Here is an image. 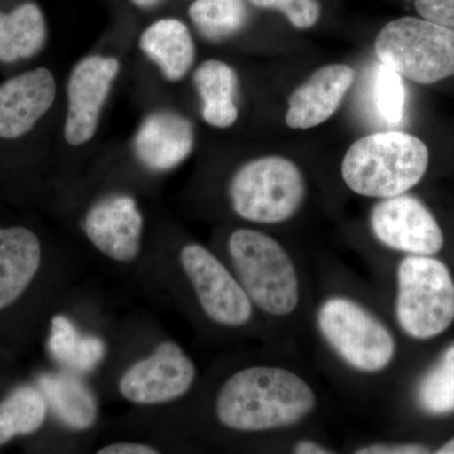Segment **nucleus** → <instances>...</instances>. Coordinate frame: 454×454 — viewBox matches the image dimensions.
<instances>
[{"instance_id":"1","label":"nucleus","mask_w":454,"mask_h":454,"mask_svg":"<svg viewBox=\"0 0 454 454\" xmlns=\"http://www.w3.org/2000/svg\"><path fill=\"white\" fill-rule=\"evenodd\" d=\"M317 394L303 376L283 366L255 365L232 373L215 399L221 426L268 433L300 426L315 413Z\"/></svg>"},{"instance_id":"2","label":"nucleus","mask_w":454,"mask_h":454,"mask_svg":"<svg viewBox=\"0 0 454 454\" xmlns=\"http://www.w3.org/2000/svg\"><path fill=\"white\" fill-rule=\"evenodd\" d=\"M232 270L254 309L271 318H289L300 309L303 288L297 264L273 236L255 229L235 230L227 239Z\"/></svg>"},{"instance_id":"3","label":"nucleus","mask_w":454,"mask_h":454,"mask_svg":"<svg viewBox=\"0 0 454 454\" xmlns=\"http://www.w3.org/2000/svg\"><path fill=\"white\" fill-rule=\"evenodd\" d=\"M426 143L404 131H382L356 140L343 157L340 175L356 195L387 199L409 192L426 176Z\"/></svg>"},{"instance_id":"4","label":"nucleus","mask_w":454,"mask_h":454,"mask_svg":"<svg viewBox=\"0 0 454 454\" xmlns=\"http://www.w3.org/2000/svg\"><path fill=\"white\" fill-rule=\"evenodd\" d=\"M316 327L325 345L352 372L379 375L395 360L393 331L356 298L327 295L317 307Z\"/></svg>"},{"instance_id":"5","label":"nucleus","mask_w":454,"mask_h":454,"mask_svg":"<svg viewBox=\"0 0 454 454\" xmlns=\"http://www.w3.org/2000/svg\"><path fill=\"white\" fill-rule=\"evenodd\" d=\"M394 316L406 336L428 340L446 333L454 322V279L434 256L405 255L395 276Z\"/></svg>"},{"instance_id":"6","label":"nucleus","mask_w":454,"mask_h":454,"mask_svg":"<svg viewBox=\"0 0 454 454\" xmlns=\"http://www.w3.org/2000/svg\"><path fill=\"white\" fill-rule=\"evenodd\" d=\"M230 203L240 219L278 225L300 212L307 195L306 179L293 160L267 155L243 164L230 179Z\"/></svg>"},{"instance_id":"7","label":"nucleus","mask_w":454,"mask_h":454,"mask_svg":"<svg viewBox=\"0 0 454 454\" xmlns=\"http://www.w3.org/2000/svg\"><path fill=\"white\" fill-rule=\"evenodd\" d=\"M375 52L411 82L430 85L454 76V29L424 18L391 20L379 33Z\"/></svg>"},{"instance_id":"8","label":"nucleus","mask_w":454,"mask_h":454,"mask_svg":"<svg viewBox=\"0 0 454 454\" xmlns=\"http://www.w3.org/2000/svg\"><path fill=\"white\" fill-rule=\"evenodd\" d=\"M179 260L203 313L214 324L238 328L252 321V301L235 274L207 247L184 245Z\"/></svg>"},{"instance_id":"9","label":"nucleus","mask_w":454,"mask_h":454,"mask_svg":"<svg viewBox=\"0 0 454 454\" xmlns=\"http://www.w3.org/2000/svg\"><path fill=\"white\" fill-rule=\"evenodd\" d=\"M369 226L381 247L404 256H435L444 247L443 230L434 215L408 192L379 200L370 211Z\"/></svg>"},{"instance_id":"10","label":"nucleus","mask_w":454,"mask_h":454,"mask_svg":"<svg viewBox=\"0 0 454 454\" xmlns=\"http://www.w3.org/2000/svg\"><path fill=\"white\" fill-rule=\"evenodd\" d=\"M192 358L175 342H163L153 354L133 364L119 381L128 402L158 405L175 402L192 389L196 380Z\"/></svg>"},{"instance_id":"11","label":"nucleus","mask_w":454,"mask_h":454,"mask_svg":"<svg viewBox=\"0 0 454 454\" xmlns=\"http://www.w3.org/2000/svg\"><path fill=\"white\" fill-rule=\"evenodd\" d=\"M115 57L92 55L74 66L67 82L65 139L82 145L94 138L101 112L119 74Z\"/></svg>"},{"instance_id":"12","label":"nucleus","mask_w":454,"mask_h":454,"mask_svg":"<svg viewBox=\"0 0 454 454\" xmlns=\"http://www.w3.org/2000/svg\"><path fill=\"white\" fill-rule=\"evenodd\" d=\"M83 230L91 244L119 262H131L142 249L143 215L133 197L112 195L89 208Z\"/></svg>"},{"instance_id":"13","label":"nucleus","mask_w":454,"mask_h":454,"mask_svg":"<svg viewBox=\"0 0 454 454\" xmlns=\"http://www.w3.org/2000/svg\"><path fill=\"white\" fill-rule=\"evenodd\" d=\"M56 80L38 67L0 83V139L26 136L52 107Z\"/></svg>"},{"instance_id":"14","label":"nucleus","mask_w":454,"mask_h":454,"mask_svg":"<svg viewBox=\"0 0 454 454\" xmlns=\"http://www.w3.org/2000/svg\"><path fill=\"white\" fill-rule=\"evenodd\" d=\"M348 65L322 66L292 92L286 122L292 129H310L327 121L337 112L355 80Z\"/></svg>"},{"instance_id":"15","label":"nucleus","mask_w":454,"mask_h":454,"mask_svg":"<svg viewBox=\"0 0 454 454\" xmlns=\"http://www.w3.org/2000/svg\"><path fill=\"white\" fill-rule=\"evenodd\" d=\"M193 145L192 122L170 110H160L146 116L133 140L137 160L153 172L176 168L190 157Z\"/></svg>"},{"instance_id":"16","label":"nucleus","mask_w":454,"mask_h":454,"mask_svg":"<svg viewBox=\"0 0 454 454\" xmlns=\"http://www.w3.org/2000/svg\"><path fill=\"white\" fill-rule=\"evenodd\" d=\"M40 239L22 226H0V310L25 293L41 267Z\"/></svg>"},{"instance_id":"17","label":"nucleus","mask_w":454,"mask_h":454,"mask_svg":"<svg viewBox=\"0 0 454 454\" xmlns=\"http://www.w3.org/2000/svg\"><path fill=\"white\" fill-rule=\"evenodd\" d=\"M139 47L168 82L184 79L195 62V42L190 29L173 18L149 26L140 35Z\"/></svg>"},{"instance_id":"18","label":"nucleus","mask_w":454,"mask_h":454,"mask_svg":"<svg viewBox=\"0 0 454 454\" xmlns=\"http://www.w3.org/2000/svg\"><path fill=\"white\" fill-rule=\"evenodd\" d=\"M38 385L47 406L67 428L88 430L97 423V397L73 373H43L38 378Z\"/></svg>"},{"instance_id":"19","label":"nucleus","mask_w":454,"mask_h":454,"mask_svg":"<svg viewBox=\"0 0 454 454\" xmlns=\"http://www.w3.org/2000/svg\"><path fill=\"white\" fill-rule=\"evenodd\" d=\"M193 82L202 100V116L208 125L229 128L238 121L236 106L239 79L234 68L217 59H208L193 74Z\"/></svg>"},{"instance_id":"20","label":"nucleus","mask_w":454,"mask_h":454,"mask_svg":"<svg viewBox=\"0 0 454 454\" xmlns=\"http://www.w3.org/2000/svg\"><path fill=\"white\" fill-rule=\"evenodd\" d=\"M47 41L43 13L33 3H26L11 13L0 12V62L12 64L32 59Z\"/></svg>"},{"instance_id":"21","label":"nucleus","mask_w":454,"mask_h":454,"mask_svg":"<svg viewBox=\"0 0 454 454\" xmlns=\"http://www.w3.org/2000/svg\"><path fill=\"white\" fill-rule=\"evenodd\" d=\"M49 351L71 372L86 373L100 365L106 348L100 337L80 333L67 317L57 315L51 322Z\"/></svg>"},{"instance_id":"22","label":"nucleus","mask_w":454,"mask_h":454,"mask_svg":"<svg viewBox=\"0 0 454 454\" xmlns=\"http://www.w3.org/2000/svg\"><path fill=\"white\" fill-rule=\"evenodd\" d=\"M249 0H195L191 20L205 40L223 42L243 31L249 20Z\"/></svg>"},{"instance_id":"23","label":"nucleus","mask_w":454,"mask_h":454,"mask_svg":"<svg viewBox=\"0 0 454 454\" xmlns=\"http://www.w3.org/2000/svg\"><path fill=\"white\" fill-rule=\"evenodd\" d=\"M47 403L32 387H20L0 403V446L18 435L32 434L43 426Z\"/></svg>"},{"instance_id":"24","label":"nucleus","mask_w":454,"mask_h":454,"mask_svg":"<svg viewBox=\"0 0 454 454\" xmlns=\"http://www.w3.org/2000/svg\"><path fill=\"white\" fill-rule=\"evenodd\" d=\"M415 396L424 413L433 417L454 413V343L424 373Z\"/></svg>"},{"instance_id":"25","label":"nucleus","mask_w":454,"mask_h":454,"mask_svg":"<svg viewBox=\"0 0 454 454\" xmlns=\"http://www.w3.org/2000/svg\"><path fill=\"white\" fill-rule=\"evenodd\" d=\"M372 92L382 121L399 124L404 118L406 90L403 76L389 66L379 64L373 73Z\"/></svg>"},{"instance_id":"26","label":"nucleus","mask_w":454,"mask_h":454,"mask_svg":"<svg viewBox=\"0 0 454 454\" xmlns=\"http://www.w3.org/2000/svg\"><path fill=\"white\" fill-rule=\"evenodd\" d=\"M249 3L258 8L282 12L298 29L312 28L321 16L318 0H249Z\"/></svg>"},{"instance_id":"27","label":"nucleus","mask_w":454,"mask_h":454,"mask_svg":"<svg viewBox=\"0 0 454 454\" xmlns=\"http://www.w3.org/2000/svg\"><path fill=\"white\" fill-rule=\"evenodd\" d=\"M414 5L424 20L454 29V0H414Z\"/></svg>"},{"instance_id":"28","label":"nucleus","mask_w":454,"mask_h":454,"mask_svg":"<svg viewBox=\"0 0 454 454\" xmlns=\"http://www.w3.org/2000/svg\"><path fill=\"white\" fill-rule=\"evenodd\" d=\"M355 454H424L430 453V448L426 444L411 443V442H375V443L363 444L355 448Z\"/></svg>"},{"instance_id":"29","label":"nucleus","mask_w":454,"mask_h":454,"mask_svg":"<svg viewBox=\"0 0 454 454\" xmlns=\"http://www.w3.org/2000/svg\"><path fill=\"white\" fill-rule=\"evenodd\" d=\"M98 454H155L160 453L157 448L148 446L145 443H134V442H128V443H113L109 446L100 448L98 450Z\"/></svg>"},{"instance_id":"30","label":"nucleus","mask_w":454,"mask_h":454,"mask_svg":"<svg viewBox=\"0 0 454 454\" xmlns=\"http://www.w3.org/2000/svg\"><path fill=\"white\" fill-rule=\"evenodd\" d=\"M292 452L295 454H333L334 450L316 439L304 438L293 444Z\"/></svg>"},{"instance_id":"31","label":"nucleus","mask_w":454,"mask_h":454,"mask_svg":"<svg viewBox=\"0 0 454 454\" xmlns=\"http://www.w3.org/2000/svg\"><path fill=\"white\" fill-rule=\"evenodd\" d=\"M134 5H137L138 8L149 9L153 8L155 5L160 4L163 0H130Z\"/></svg>"},{"instance_id":"32","label":"nucleus","mask_w":454,"mask_h":454,"mask_svg":"<svg viewBox=\"0 0 454 454\" xmlns=\"http://www.w3.org/2000/svg\"><path fill=\"white\" fill-rule=\"evenodd\" d=\"M434 453L437 454H454V437L450 438V441H447L443 446L437 448L434 450Z\"/></svg>"}]
</instances>
